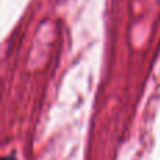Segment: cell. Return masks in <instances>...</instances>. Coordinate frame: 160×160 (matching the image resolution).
Wrapping results in <instances>:
<instances>
[{"instance_id":"1","label":"cell","mask_w":160,"mask_h":160,"mask_svg":"<svg viewBox=\"0 0 160 160\" xmlns=\"http://www.w3.org/2000/svg\"><path fill=\"white\" fill-rule=\"evenodd\" d=\"M3 160H16V159H14V158H13V156H7V158H4V159H3Z\"/></svg>"}]
</instances>
